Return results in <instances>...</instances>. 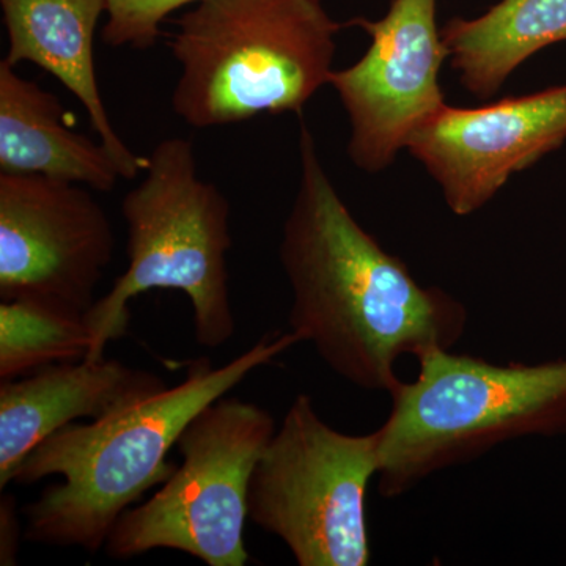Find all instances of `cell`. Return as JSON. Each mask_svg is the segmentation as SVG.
Here are the masks:
<instances>
[{
	"label": "cell",
	"instance_id": "cell-11",
	"mask_svg": "<svg viewBox=\"0 0 566 566\" xmlns=\"http://www.w3.org/2000/svg\"><path fill=\"white\" fill-rule=\"evenodd\" d=\"M167 389L161 376L117 359L40 368L0 385V488L44 439L82 419L98 422Z\"/></svg>",
	"mask_w": 566,
	"mask_h": 566
},
{
	"label": "cell",
	"instance_id": "cell-4",
	"mask_svg": "<svg viewBox=\"0 0 566 566\" xmlns=\"http://www.w3.org/2000/svg\"><path fill=\"white\" fill-rule=\"evenodd\" d=\"M378 428V491L400 497L436 472L527 436L566 434V357L497 365L436 349L390 394Z\"/></svg>",
	"mask_w": 566,
	"mask_h": 566
},
{
	"label": "cell",
	"instance_id": "cell-5",
	"mask_svg": "<svg viewBox=\"0 0 566 566\" xmlns=\"http://www.w3.org/2000/svg\"><path fill=\"white\" fill-rule=\"evenodd\" d=\"M128 227V268L85 314L92 334L87 360L126 334L129 301L150 290H177L192 305L193 337L221 348L237 333L227 253L233 245L230 203L203 180L192 142L164 139L147 156L145 178L122 200Z\"/></svg>",
	"mask_w": 566,
	"mask_h": 566
},
{
	"label": "cell",
	"instance_id": "cell-9",
	"mask_svg": "<svg viewBox=\"0 0 566 566\" xmlns=\"http://www.w3.org/2000/svg\"><path fill=\"white\" fill-rule=\"evenodd\" d=\"M88 189L0 174V300L36 297L82 315L91 311L115 237Z\"/></svg>",
	"mask_w": 566,
	"mask_h": 566
},
{
	"label": "cell",
	"instance_id": "cell-13",
	"mask_svg": "<svg viewBox=\"0 0 566 566\" xmlns=\"http://www.w3.org/2000/svg\"><path fill=\"white\" fill-rule=\"evenodd\" d=\"M0 174L41 175L112 192L123 180L103 142L73 132L57 95L0 62Z\"/></svg>",
	"mask_w": 566,
	"mask_h": 566
},
{
	"label": "cell",
	"instance_id": "cell-16",
	"mask_svg": "<svg viewBox=\"0 0 566 566\" xmlns=\"http://www.w3.org/2000/svg\"><path fill=\"white\" fill-rule=\"evenodd\" d=\"M200 0H107V21L102 31L103 43L111 48L145 51L155 46L163 22Z\"/></svg>",
	"mask_w": 566,
	"mask_h": 566
},
{
	"label": "cell",
	"instance_id": "cell-15",
	"mask_svg": "<svg viewBox=\"0 0 566 566\" xmlns=\"http://www.w3.org/2000/svg\"><path fill=\"white\" fill-rule=\"evenodd\" d=\"M91 348L85 315L36 297L0 304L2 381L31 375L48 365L87 359Z\"/></svg>",
	"mask_w": 566,
	"mask_h": 566
},
{
	"label": "cell",
	"instance_id": "cell-10",
	"mask_svg": "<svg viewBox=\"0 0 566 566\" xmlns=\"http://www.w3.org/2000/svg\"><path fill=\"white\" fill-rule=\"evenodd\" d=\"M565 139L566 85L474 109L446 103L417 128L406 150L438 182L449 210L469 216Z\"/></svg>",
	"mask_w": 566,
	"mask_h": 566
},
{
	"label": "cell",
	"instance_id": "cell-6",
	"mask_svg": "<svg viewBox=\"0 0 566 566\" xmlns=\"http://www.w3.org/2000/svg\"><path fill=\"white\" fill-rule=\"evenodd\" d=\"M275 430L262 406L212 401L178 438L180 468L145 504L118 517L104 545L107 556L126 560L174 549L208 566L248 565L249 486Z\"/></svg>",
	"mask_w": 566,
	"mask_h": 566
},
{
	"label": "cell",
	"instance_id": "cell-7",
	"mask_svg": "<svg viewBox=\"0 0 566 566\" xmlns=\"http://www.w3.org/2000/svg\"><path fill=\"white\" fill-rule=\"evenodd\" d=\"M378 446V430L342 433L311 395H297L253 469L249 520L281 538L300 566L368 565L365 495Z\"/></svg>",
	"mask_w": 566,
	"mask_h": 566
},
{
	"label": "cell",
	"instance_id": "cell-12",
	"mask_svg": "<svg viewBox=\"0 0 566 566\" xmlns=\"http://www.w3.org/2000/svg\"><path fill=\"white\" fill-rule=\"evenodd\" d=\"M9 50L3 61L33 63L57 77L87 111L93 132L123 180H134L147 158L129 150L104 106L95 69V33L107 0H0Z\"/></svg>",
	"mask_w": 566,
	"mask_h": 566
},
{
	"label": "cell",
	"instance_id": "cell-8",
	"mask_svg": "<svg viewBox=\"0 0 566 566\" xmlns=\"http://www.w3.org/2000/svg\"><path fill=\"white\" fill-rule=\"evenodd\" d=\"M438 2L392 0L381 20L349 22L370 35V46L359 62L334 70L329 85L352 126L349 159L364 172L389 169L417 128L446 104L439 74L449 50Z\"/></svg>",
	"mask_w": 566,
	"mask_h": 566
},
{
	"label": "cell",
	"instance_id": "cell-17",
	"mask_svg": "<svg viewBox=\"0 0 566 566\" xmlns=\"http://www.w3.org/2000/svg\"><path fill=\"white\" fill-rule=\"evenodd\" d=\"M21 524L20 512L13 495H2L0 501V565L18 564L20 553Z\"/></svg>",
	"mask_w": 566,
	"mask_h": 566
},
{
	"label": "cell",
	"instance_id": "cell-2",
	"mask_svg": "<svg viewBox=\"0 0 566 566\" xmlns=\"http://www.w3.org/2000/svg\"><path fill=\"white\" fill-rule=\"evenodd\" d=\"M296 344L300 337L290 331L264 335L222 367H212L207 357L193 360L180 385L109 419L66 424L41 441L11 483L35 485L51 475L62 482L22 509L24 538L98 553L118 517L174 474L177 465L167 455L193 417Z\"/></svg>",
	"mask_w": 566,
	"mask_h": 566
},
{
	"label": "cell",
	"instance_id": "cell-1",
	"mask_svg": "<svg viewBox=\"0 0 566 566\" xmlns=\"http://www.w3.org/2000/svg\"><path fill=\"white\" fill-rule=\"evenodd\" d=\"M300 166L279 245L293 294L290 327L349 385L390 395L403 382L398 360L452 349L468 311L446 290L420 285L403 260L356 221L305 125Z\"/></svg>",
	"mask_w": 566,
	"mask_h": 566
},
{
	"label": "cell",
	"instance_id": "cell-3",
	"mask_svg": "<svg viewBox=\"0 0 566 566\" xmlns=\"http://www.w3.org/2000/svg\"><path fill=\"white\" fill-rule=\"evenodd\" d=\"M177 24L172 109L196 129L303 114L329 84L342 29L322 0H200Z\"/></svg>",
	"mask_w": 566,
	"mask_h": 566
},
{
	"label": "cell",
	"instance_id": "cell-14",
	"mask_svg": "<svg viewBox=\"0 0 566 566\" xmlns=\"http://www.w3.org/2000/svg\"><path fill=\"white\" fill-rule=\"evenodd\" d=\"M441 32L460 84L475 98H493L527 59L566 41V0H501Z\"/></svg>",
	"mask_w": 566,
	"mask_h": 566
}]
</instances>
